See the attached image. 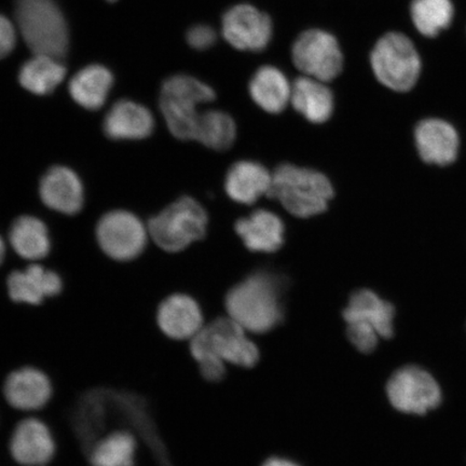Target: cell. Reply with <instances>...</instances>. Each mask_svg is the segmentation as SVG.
<instances>
[{"label": "cell", "instance_id": "9", "mask_svg": "<svg viewBox=\"0 0 466 466\" xmlns=\"http://www.w3.org/2000/svg\"><path fill=\"white\" fill-rule=\"evenodd\" d=\"M293 62L309 77L334 80L343 69V55L338 40L322 29H309L299 35L293 46Z\"/></svg>", "mask_w": 466, "mask_h": 466}, {"label": "cell", "instance_id": "26", "mask_svg": "<svg viewBox=\"0 0 466 466\" xmlns=\"http://www.w3.org/2000/svg\"><path fill=\"white\" fill-rule=\"evenodd\" d=\"M66 68L58 58L35 55L22 66L19 80L25 89L37 96L49 95L66 78Z\"/></svg>", "mask_w": 466, "mask_h": 466}, {"label": "cell", "instance_id": "3", "mask_svg": "<svg viewBox=\"0 0 466 466\" xmlns=\"http://www.w3.org/2000/svg\"><path fill=\"white\" fill-rule=\"evenodd\" d=\"M269 196L294 217L308 218L328 209L334 197V188L322 173L311 168L282 165L272 174Z\"/></svg>", "mask_w": 466, "mask_h": 466}, {"label": "cell", "instance_id": "23", "mask_svg": "<svg viewBox=\"0 0 466 466\" xmlns=\"http://www.w3.org/2000/svg\"><path fill=\"white\" fill-rule=\"evenodd\" d=\"M249 93L253 101L265 112L279 114L290 101L291 86L287 76L279 68L264 66L250 79Z\"/></svg>", "mask_w": 466, "mask_h": 466}, {"label": "cell", "instance_id": "11", "mask_svg": "<svg viewBox=\"0 0 466 466\" xmlns=\"http://www.w3.org/2000/svg\"><path fill=\"white\" fill-rule=\"evenodd\" d=\"M221 33L238 50L260 52L270 43L273 25L269 15L253 5H238L224 15Z\"/></svg>", "mask_w": 466, "mask_h": 466}, {"label": "cell", "instance_id": "29", "mask_svg": "<svg viewBox=\"0 0 466 466\" xmlns=\"http://www.w3.org/2000/svg\"><path fill=\"white\" fill-rule=\"evenodd\" d=\"M453 13L451 0H413L410 5L413 25L425 37H435L450 27Z\"/></svg>", "mask_w": 466, "mask_h": 466}, {"label": "cell", "instance_id": "2", "mask_svg": "<svg viewBox=\"0 0 466 466\" xmlns=\"http://www.w3.org/2000/svg\"><path fill=\"white\" fill-rule=\"evenodd\" d=\"M227 312L243 329L262 334L281 319L279 283L275 276L259 272L244 279L226 297Z\"/></svg>", "mask_w": 466, "mask_h": 466}, {"label": "cell", "instance_id": "34", "mask_svg": "<svg viewBox=\"0 0 466 466\" xmlns=\"http://www.w3.org/2000/svg\"><path fill=\"white\" fill-rule=\"evenodd\" d=\"M5 243L3 241V238H0V265L3 264V261L5 259Z\"/></svg>", "mask_w": 466, "mask_h": 466}, {"label": "cell", "instance_id": "5", "mask_svg": "<svg viewBox=\"0 0 466 466\" xmlns=\"http://www.w3.org/2000/svg\"><path fill=\"white\" fill-rule=\"evenodd\" d=\"M211 86L188 75L173 76L165 81L160 93V109L168 130L183 141L194 139L198 119L201 113L198 107L215 100Z\"/></svg>", "mask_w": 466, "mask_h": 466}, {"label": "cell", "instance_id": "6", "mask_svg": "<svg viewBox=\"0 0 466 466\" xmlns=\"http://www.w3.org/2000/svg\"><path fill=\"white\" fill-rule=\"evenodd\" d=\"M208 223V214L201 204L183 197L149 220L148 233L157 246L177 253L206 237Z\"/></svg>", "mask_w": 466, "mask_h": 466}, {"label": "cell", "instance_id": "14", "mask_svg": "<svg viewBox=\"0 0 466 466\" xmlns=\"http://www.w3.org/2000/svg\"><path fill=\"white\" fill-rule=\"evenodd\" d=\"M8 294L16 304L42 305L46 299L61 294L63 283L56 272L40 265H31L25 270L10 273Z\"/></svg>", "mask_w": 466, "mask_h": 466}, {"label": "cell", "instance_id": "21", "mask_svg": "<svg viewBox=\"0 0 466 466\" xmlns=\"http://www.w3.org/2000/svg\"><path fill=\"white\" fill-rule=\"evenodd\" d=\"M343 318L347 323L360 320L370 324L384 339L394 335L395 308L370 289L355 291L343 311Z\"/></svg>", "mask_w": 466, "mask_h": 466}, {"label": "cell", "instance_id": "8", "mask_svg": "<svg viewBox=\"0 0 466 466\" xmlns=\"http://www.w3.org/2000/svg\"><path fill=\"white\" fill-rule=\"evenodd\" d=\"M390 403L396 410L423 416L440 407L441 389L422 367L408 365L395 371L387 386Z\"/></svg>", "mask_w": 466, "mask_h": 466}, {"label": "cell", "instance_id": "13", "mask_svg": "<svg viewBox=\"0 0 466 466\" xmlns=\"http://www.w3.org/2000/svg\"><path fill=\"white\" fill-rule=\"evenodd\" d=\"M54 388L50 378L36 367H22L10 372L4 384L7 403L16 410L33 412L49 403Z\"/></svg>", "mask_w": 466, "mask_h": 466}, {"label": "cell", "instance_id": "32", "mask_svg": "<svg viewBox=\"0 0 466 466\" xmlns=\"http://www.w3.org/2000/svg\"><path fill=\"white\" fill-rule=\"evenodd\" d=\"M16 33L13 23L0 15V58L7 56L15 49Z\"/></svg>", "mask_w": 466, "mask_h": 466}, {"label": "cell", "instance_id": "7", "mask_svg": "<svg viewBox=\"0 0 466 466\" xmlns=\"http://www.w3.org/2000/svg\"><path fill=\"white\" fill-rule=\"evenodd\" d=\"M370 63L377 79L394 91H410L420 77V56L411 40L400 33H389L379 39Z\"/></svg>", "mask_w": 466, "mask_h": 466}, {"label": "cell", "instance_id": "20", "mask_svg": "<svg viewBox=\"0 0 466 466\" xmlns=\"http://www.w3.org/2000/svg\"><path fill=\"white\" fill-rule=\"evenodd\" d=\"M272 175L258 162L235 163L227 173L225 188L230 199L241 204H253L262 196L269 195Z\"/></svg>", "mask_w": 466, "mask_h": 466}, {"label": "cell", "instance_id": "27", "mask_svg": "<svg viewBox=\"0 0 466 466\" xmlns=\"http://www.w3.org/2000/svg\"><path fill=\"white\" fill-rule=\"evenodd\" d=\"M137 441L127 431H116L96 442L90 453L92 466H134Z\"/></svg>", "mask_w": 466, "mask_h": 466}, {"label": "cell", "instance_id": "18", "mask_svg": "<svg viewBox=\"0 0 466 466\" xmlns=\"http://www.w3.org/2000/svg\"><path fill=\"white\" fill-rule=\"evenodd\" d=\"M155 129L150 110L129 100L116 102L104 120V132L118 141H137L148 137Z\"/></svg>", "mask_w": 466, "mask_h": 466}, {"label": "cell", "instance_id": "19", "mask_svg": "<svg viewBox=\"0 0 466 466\" xmlns=\"http://www.w3.org/2000/svg\"><path fill=\"white\" fill-rule=\"evenodd\" d=\"M236 232L252 252L275 253L284 244L285 227L281 218L267 209H258L237 221Z\"/></svg>", "mask_w": 466, "mask_h": 466}, {"label": "cell", "instance_id": "30", "mask_svg": "<svg viewBox=\"0 0 466 466\" xmlns=\"http://www.w3.org/2000/svg\"><path fill=\"white\" fill-rule=\"evenodd\" d=\"M347 335L350 342L362 353L374 351L380 338L370 324L360 320L348 323Z\"/></svg>", "mask_w": 466, "mask_h": 466}, {"label": "cell", "instance_id": "12", "mask_svg": "<svg viewBox=\"0 0 466 466\" xmlns=\"http://www.w3.org/2000/svg\"><path fill=\"white\" fill-rule=\"evenodd\" d=\"M11 457L23 466H45L54 459L56 445L50 428L38 418L16 425L10 440Z\"/></svg>", "mask_w": 466, "mask_h": 466}, {"label": "cell", "instance_id": "15", "mask_svg": "<svg viewBox=\"0 0 466 466\" xmlns=\"http://www.w3.org/2000/svg\"><path fill=\"white\" fill-rule=\"evenodd\" d=\"M415 139L419 155L430 165L442 167L456 161L459 136L450 122L436 118L422 120L416 127Z\"/></svg>", "mask_w": 466, "mask_h": 466}, {"label": "cell", "instance_id": "28", "mask_svg": "<svg viewBox=\"0 0 466 466\" xmlns=\"http://www.w3.org/2000/svg\"><path fill=\"white\" fill-rule=\"evenodd\" d=\"M237 137L236 122L220 110L201 113L195 131V141L207 147L223 151L229 149Z\"/></svg>", "mask_w": 466, "mask_h": 466}, {"label": "cell", "instance_id": "25", "mask_svg": "<svg viewBox=\"0 0 466 466\" xmlns=\"http://www.w3.org/2000/svg\"><path fill=\"white\" fill-rule=\"evenodd\" d=\"M9 240L15 252L25 259H43L50 252L49 231L43 221L37 218H16L11 226Z\"/></svg>", "mask_w": 466, "mask_h": 466}, {"label": "cell", "instance_id": "16", "mask_svg": "<svg viewBox=\"0 0 466 466\" xmlns=\"http://www.w3.org/2000/svg\"><path fill=\"white\" fill-rule=\"evenodd\" d=\"M157 323L162 333L174 340H190L204 326L199 305L185 294L172 295L161 302Z\"/></svg>", "mask_w": 466, "mask_h": 466}, {"label": "cell", "instance_id": "10", "mask_svg": "<svg viewBox=\"0 0 466 466\" xmlns=\"http://www.w3.org/2000/svg\"><path fill=\"white\" fill-rule=\"evenodd\" d=\"M98 244L108 258L130 261L143 253L147 229L136 215L127 211L105 214L96 227Z\"/></svg>", "mask_w": 466, "mask_h": 466}, {"label": "cell", "instance_id": "22", "mask_svg": "<svg viewBox=\"0 0 466 466\" xmlns=\"http://www.w3.org/2000/svg\"><path fill=\"white\" fill-rule=\"evenodd\" d=\"M290 102L312 124H324L334 113V95L323 81L300 77L291 87Z\"/></svg>", "mask_w": 466, "mask_h": 466}, {"label": "cell", "instance_id": "33", "mask_svg": "<svg viewBox=\"0 0 466 466\" xmlns=\"http://www.w3.org/2000/svg\"><path fill=\"white\" fill-rule=\"evenodd\" d=\"M262 466H299L294 462L289 461V460L273 458L268 460V461Z\"/></svg>", "mask_w": 466, "mask_h": 466}, {"label": "cell", "instance_id": "4", "mask_svg": "<svg viewBox=\"0 0 466 466\" xmlns=\"http://www.w3.org/2000/svg\"><path fill=\"white\" fill-rule=\"evenodd\" d=\"M15 19L23 39L35 55H66L68 28L55 0H16Z\"/></svg>", "mask_w": 466, "mask_h": 466}, {"label": "cell", "instance_id": "1", "mask_svg": "<svg viewBox=\"0 0 466 466\" xmlns=\"http://www.w3.org/2000/svg\"><path fill=\"white\" fill-rule=\"evenodd\" d=\"M243 329L230 318H220L190 339V352L200 366L204 378L218 381L225 375V363L253 367L258 362L259 352Z\"/></svg>", "mask_w": 466, "mask_h": 466}, {"label": "cell", "instance_id": "17", "mask_svg": "<svg viewBox=\"0 0 466 466\" xmlns=\"http://www.w3.org/2000/svg\"><path fill=\"white\" fill-rule=\"evenodd\" d=\"M39 192L46 206L58 213L74 215L83 208V183L78 175L66 167H51L40 182Z\"/></svg>", "mask_w": 466, "mask_h": 466}, {"label": "cell", "instance_id": "35", "mask_svg": "<svg viewBox=\"0 0 466 466\" xmlns=\"http://www.w3.org/2000/svg\"><path fill=\"white\" fill-rule=\"evenodd\" d=\"M107 2L114 3V2H116V0H107Z\"/></svg>", "mask_w": 466, "mask_h": 466}, {"label": "cell", "instance_id": "24", "mask_svg": "<svg viewBox=\"0 0 466 466\" xmlns=\"http://www.w3.org/2000/svg\"><path fill=\"white\" fill-rule=\"evenodd\" d=\"M113 84V75L106 67L90 66L74 76L69 84V93L80 106L96 110L106 102Z\"/></svg>", "mask_w": 466, "mask_h": 466}, {"label": "cell", "instance_id": "31", "mask_svg": "<svg viewBox=\"0 0 466 466\" xmlns=\"http://www.w3.org/2000/svg\"><path fill=\"white\" fill-rule=\"evenodd\" d=\"M218 35L212 26L199 25L192 26L187 33V43L196 50H207L217 44Z\"/></svg>", "mask_w": 466, "mask_h": 466}]
</instances>
